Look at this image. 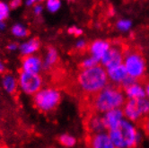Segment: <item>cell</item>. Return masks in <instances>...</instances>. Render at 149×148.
<instances>
[{
    "label": "cell",
    "instance_id": "cell-1",
    "mask_svg": "<svg viewBox=\"0 0 149 148\" xmlns=\"http://www.w3.org/2000/svg\"><path fill=\"white\" fill-rule=\"evenodd\" d=\"M108 83L107 72L100 65L88 69H82L77 76V84L80 90L92 96L109 85Z\"/></svg>",
    "mask_w": 149,
    "mask_h": 148
},
{
    "label": "cell",
    "instance_id": "cell-2",
    "mask_svg": "<svg viewBox=\"0 0 149 148\" xmlns=\"http://www.w3.org/2000/svg\"><path fill=\"white\" fill-rule=\"evenodd\" d=\"M126 102L124 92L115 85H107L93 96L92 107L99 113H105L114 109H121Z\"/></svg>",
    "mask_w": 149,
    "mask_h": 148
},
{
    "label": "cell",
    "instance_id": "cell-3",
    "mask_svg": "<svg viewBox=\"0 0 149 148\" xmlns=\"http://www.w3.org/2000/svg\"><path fill=\"white\" fill-rule=\"evenodd\" d=\"M61 101V94L58 89L49 87L40 89L33 95V104L41 112L54 110Z\"/></svg>",
    "mask_w": 149,
    "mask_h": 148
},
{
    "label": "cell",
    "instance_id": "cell-4",
    "mask_svg": "<svg viewBox=\"0 0 149 148\" xmlns=\"http://www.w3.org/2000/svg\"><path fill=\"white\" fill-rule=\"evenodd\" d=\"M123 65L127 70V75L136 80L141 79L146 73V61L141 54L136 51H129L125 54Z\"/></svg>",
    "mask_w": 149,
    "mask_h": 148
},
{
    "label": "cell",
    "instance_id": "cell-5",
    "mask_svg": "<svg viewBox=\"0 0 149 148\" xmlns=\"http://www.w3.org/2000/svg\"><path fill=\"white\" fill-rule=\"evenodd\" d=\"M43 80L40 74H30L21 71L18 77V85L24 93L34 95L42 87Z\"/></svg>",
    "mask_w": 149,
    "mask_h": 148
},
{
    "label": "cell",
    "instance_id": "cell-6",
    "mask_svg": "<svg viewBox=\"0 0 149 148\" xmlns=\"http://www.w3.org/2000/svg\"><path fill=\"white\" fill-rule=\"evenodd\" d=\"M125 148H135L141 140L140 134L138 133L134 123L127 120H123L119 126Z\"/></svg>",
    "mask_w": 149,
    "mask_h": 148
},
{
    "label": "cell",
    "instance_id": "cell-7",
    "mask_svg": "<svg viewBox=\"0 0 149 148\" xmlns=\"http://www.w3.org/2000/svg\"><path fill=\"white\" fill-rule=\"evenodd\" d=\"M123 59H124V55L122 53V51L119 48L113 47L111 48L107 51V53L102 57L100 63L101 66H102L105 69H108L123 64Z\"/></svg>",
    "mask_w": 149,
    "mask_h": 148
},
{
    "label": "cell",
    "instance_id": "cell-8",
    "mask_svg": "<svg viewBox=\"0 0 149 148\" xmlns=\"http://www.w3.org/2000/svg\"><path fill=\"white\" fill-rule=\"evenodd\" d=\"M103 122L105 124L106 129L111 130L120 125L122 120L125 119L122 109H114L102 114Z\"/></svg>",
    "mask_w": 149,
    "mask_h": 148
},
{
    "label": "cell",
    "instance_id": "cell-9",
    "mask_svg": "<svg viewBox=\"0 0 149 148\" xmlns=\"http://www.w3.org/2000/svg\"><path fill=\"white\" fill-rule=\"evenodd\" d=\"M43 68V62L39 56L31 55L24 57L22 60V71L30 74H40Z\"/></svg>",
    "mask_w": 149,
    "mask_h": 148
},
{
    "label": "cell",
    "instance_id": "cell-10",
    "mask_svg": "<svg viewBox=\"0 0 149 148\" xmlns=\"http://www.w3.org/2000/svg\"><path fill=\"white\" fill-rule=\"evenodd\" d=\"M88 144L89 148H115L109 134L106 132L92 135Z\"/></svg>",
    "mask_w": 149,
    "mask_h": 148
},
{
    "label": "cell",
    "instance_id": "cell-11",
    "mask_svg": "<svg viewBox=\"0 0 149 148\" xmlns=\"http://www.w3.org/2000/svg\"><path fill=\"white\" fill-rule=\"evenodd\" d=\"M124 117L126 120L131 121L132 123L139 121L143 117L138 110L136 100H127L126 101L125 104L123 105L122 108Z\"/></svg>",
    "mask_w": 149,
    "mask_h": 148
},
{
    "label": "cell",
    "instance_id": "cell-12",
    "mask_svg": "<svg viewBox=\"0 0 149 148\" xmlns=\"http://www.w3.org/2000/svg\"><path fill=\"white\" fill-rule=\"evenodd\" d=\"M106 72H107L109 82L113 83L114 85H120L122 82L129 76L123 64L106 69Z\"/></svg>",
    "mask_w": 149,
    "mask_h": 148
},
{
    "label": "cell",
    "instance_id": "cell-13",
    "mask_svg": "<svg viewBox=\"0 0 149 148\" xmlns=\"http://www.w3.org/2000/svg\"><path fill=\"white\" fill-rule=\"evenodd\" d=\"M111 49L110 42L103 40H94L90 45L89 51L92 57L96 58L99 62L102 58V57L107 53V51Z\"/></svg>",
    "mask_w": 149,
    "mask_h": 148
},
{
    "label": "cell",
    "instance_id": "cell-14",
    "mask_svg": "<svg viewBox=\"0 0 149 148\" xmlns=\"http://www.w3.org/2000/svg\"><path fill=\"white\" fill-rule=\"evenodd\" d=\"M86 129L88 132L91 133L92 135L105 132L106 126L103 122L102 115H98V114L91 115L86 120Z\"/></svg>",
    "mask_w": 149,
    "mask_h": 148
},
{
    "label": "cell",
    "instance_id": "cell-15",
    "mask_svg": "<svg viewBox=\"0 0 149 148\" xmlns=\"http://www.w3.org/2000/svg\"><path fill=\"white\" fill-rule=\"evenodd\" d=\"M40 42L37 38H31L19 45V50L24 57L33 55L40 49Z\"/></svg>",
    "mask_w": 149,
    "mask_h": 148
},
{
    "label": "cell",
    "instance_id": "cell-16",
    "mask_svg": "<svg viewBox=\"0 0 149 148\" xmlns=\"http://www.w3.org/2000/svg\"><path fill=\"white\" fill-rule=\"evenodd\" d=\"M124 94L125 97L127 98V100H138L144 98L146 97L145 86L136 82L132 85L124 89Z\"/></svg>",
    "mask_w": 149,
    "mask_h": 148
},
{
    "label": "cell",
    "instance_id": "cell-17",
    "mask_svg": "<svg viewBox=\"0 0 149 148\" xmlns=\"http://www.w3.org/2000/svg\"><path fill=\"white\" fill-rule=\"evenodd\" d=\"M58 53L55 48L49 47L46 52V55L44 58L43 62V68L46 70H49L53 66L58 62Z\"/></svg>",
    "mask_w": 149,
    "mask_h": 148
},
{
    "label": "cell",
    "instance_id": "cell-18",
    "mask_svg": "<svg viewBox=\"0 0 149 148\" xmlns=\"http://www.w3.org/2000/svg\"><path fill=\"white\" fill-rule=\"evenodd\" d=\"M3 87L10 94H14L16 92L18 88V80L10 74H6L3 77Z\"/></svg>",
    "mask_w": 149,
    "mask_h": 148
},
{
    "label": "cell",
    "instance_id": "cell-19",
    "mask_svg": "<svg viewBox=\"0 0 149 148\" xmlns=\"http://www.w3.org/2000/svg\"><path fill=\"white\" fill-rule=\"evenodd\" d=\"M11 33L12 34L19 39H22V38H25L26 36H28L29 34V31L26 28L25 25H24L23 24H20V23H16L15 24L12 28H11Z\"/></svg>",
    "mask_w": 149,
    "mask_h": 148
},
{
    "label": "cell",
    "instance_id": "cell-20",
    "mask_svg": "<svg viewBox=\"0 0 149 148\" xmlns=\"http://www.w3.org/2000/svg\"><path fill=\"white\" fill-rule=\"evenodd\" d=\"M136 104L138 110H139L142 117L143 118H146L149 116V99H147L146 97L141 98L136 100Z\"/></svg>",
    "mask_w": 149,
    "mask_h": 148
},
{
    "label": "cell",
    "instance_id": "cell-21",
    "mask_svg": "<svg viewBox=\"0 0 149 148\" xmlns=\"http://www.w3.org/2000/svg\"><path fill=\"white\" fill-rule=\"evenodd\" d=\"M62 6L61 0H46L45 8L50 14H55L58 12Z\"/></svg>",
    "mask_w": 149,
    "mask_h": 148
},
{
    "label": "cell",
    "instance_id": "cell-22",
    "mask_svg": "<svg viewBox=\"0 0 149 148\" xmlns=\"http://www.w3.org/2000/svg\"><path fill=\"white\" fill-rule=\"evenodd\" d=\"M11 7L10 5L5 1H0V22H5L9 17Z\"/></svg>",
    "mask_w": 149,
    "mask_h": 148
},
{
    "label": "cell",
    "instance_id": "cell-23",
    "mask_svg": "<svg viewBox=\"0 0 149 148\" xmlns=\"http://www.w3.org/2000/svg\"><path fill=\"white\" fill-rule=\"evenodd\" d=\"M58 141L63 146H66V147H72L77 143L76 138H74L73 135H70L68 134L61 135L58 138Z\"/></svg>",
    "mask_w": 149,
    "mask_h": 148
},
{
    "label": "cell",
    "instance_id": "cell-24",
    "mask_svg": "<svg viewBox=\"0 0 149 148\" xmlns=\"http://www.w3.org/2000/svg\"><path fill=\"white\" fill-rule=\"evenodd\" d=\"M99 61L94 58L93 57L90 56L86 58H84L82 63H81V67H82V69H88V68H92V67H94L99 65Z\"/></svg>",
    "mask_w": 149,
    "mask_h": 148
},
{
    "label": "cell",
    "instance_id": "cell-25",
    "mask_svg": "<svg viewBox=\"0 0 149 148\" xmlns=\"http://www.w3.org/2000/svg\"><path fill=\"white\" fill-rule=\"evenodd\" d=\"M117 29L120 31H123V33H126V31H130L132 27V22L129 19H121L119 20L117 22Z\"/></svg>",
    "mask_w": 149,
    "mask_h": 148
},
{
    "label": "cell",
    "instance_id": "cell-26",
    "mask_svg": "<svg viewBox=\"0 0 149 148\" xmlns=\"http://www.w3.org/2000/svg\"><path fill=\"white\" fill-rule=\"evenodd\" d=\"M137 82V80H136L135 78H133V77H131V76H127L123 82H122V83L120 84V86L123 88V89H126L127 87H129V86H130V85H132V84H134L135 83H136Z\"/></svg>",
    "mask_w": 149,
    "mask_h": 148
},
{
    "label": "cell",
    "instance_id": "cell-27",
    "mask_svg": "<svg viewBox=\"0 0 149 148\" xmlns=\"http://www.w3.org/2000/svg\"><path fill=\"white\" fill-rule=\"evenodd\" d=\"M43 10H44V6H42L41 4H36L33 6V12L35 16H40L41 15V14L43 13Z\"/></svg>",
    "mask_w": 149,
    "mask_h": 148
},
{
    "label": "cell",
    "instance_id": "cell-28",
    "mask_svg": "<svg viewBox=\"0 0 149 148\" xmlns=\"http://www.w3.org/2000/svg\"><path fill=\"white\" fill-rule=\"evenodd\" d=\"M68 33L70 34H74L76 36H80L83 34V30L80 29V28H77L76 26H72L68 29Z\"/></svg>",
    "mask_w": 149,
    "mask_h": 148
},
{
    "label": "cell",
    "instance_id": "cell-29",
    "mask_svg": "<svg viewBox=\"0 0 149 148\" xmlns=\"http://www.w3.org/2000/svg\"><path fill=\"white\" fill-rule=\"evenodd\" d=\"M86 42L84 40H79L77 41V43H76V48L77 49H79V50H82L84 49H86Z\"/></svg>",
    "mask_w": 149,
    "mask_h": 148
},
{
    "label": "cell",
    "instance_id": "cell-30",
    "mask_svg": "<svg viewBox=\"0 0 149 148\" xmlns=\"http://www.w3.org/2000/svg\"><path fill=\"white\" fill-rule=\"evenodd\" d=\"M6 49L9 51H15V50L19 49V45L16 43V42H10V43L6 46Z\"/></svg>",
    "mask_w": 149,
    "mask_h": 148
},
{
    "label": "cell",
    "instance_id": "cell-31",
    "mask_svg": "<svg viewBox=\"0 0 149 148\" xmlns=\"http://www.w3.org/2000/svg\"><path fill=\"white\" fill-rule=\"evenodd\" d=\"M9 5L11 8H14V9L18 8L22 5V0H11V2H10Z\"/></svg>",
    "mask_w": 149,
    "mask_h": 148
},
{
    "label": "cell",
    "instance_id": "cell-32",
    "mask_svg": "<svg viewBox=\"0 0 149 148\" xmlns=\"http://www.w3.org/2000/svg\"><path fill=\"white\" fill-rule=\"evenodd\" d=\"M40 1H42V0H25V6L28 7H31V6H33L36 4H39Z\"/></svg>",
    "mask_w": 149,
    "mask_h": 148
},
{
    "label": "cell",
    "instance_id": "cell-33",
    "mask_svg": "<svg viewBox=\"0 0 149 148\" xmlns=\"http://www.w3.org/2000/svg\"><path fill=\"white\" fill-rule=\"evenodd\" d=\"M144 128H145V130L147 134H149V116L146 117V121H145V124H144Z\"/></svg>",
    "mask_w": 149,
    "mask_h": 148
},
{
    "label": "cell",
    "instance_id": "cell-34",
    "mask_svg": "<svg viewBox=\"0 0 149 148\" xmlns=\"http://www.w3.org/2000/svg\"><path fill=\"white\" fill-rule=\"evenodd\" d=\"M145 92H146V97L149 99V82H147L145 85Z\"/></svg>",
    "mask_w": 149,
    "mask_h": 148
},
{
    "label": "cell",
    "instance_id": "cell-35",
    "mask_svg": "<svg viewBox=\"0 0 149 148\" xmlns=\"http://www.w3.org/2000/svg\"><path fill=\"white\" fill-rule=\"evenodd\" d=\"M5 71H6V67L4 65L3 61L1 60V58H0V74H3Z\"/></svg>",
    "mask_w": 149,
    "mask_h": 148
},
{
    "label": "cell",
    "instance_id": "cell-36",
    "mask_svg": "<svg viewBox=\"0 0 149 148\" xmlns=\"http://www.w3.org/2000/svg\"><path fill=\"white\" fill-rule=\"evenodd\" d=\"M6 22H0V31H5L6 29Z\"/></svg>",
    "mask_w": 149,
    "mask_h": 148
},
{
    "label": "cell",
    "instance_id": "cell-37",
    "mask_svg": "<svg viewBox=\"0 0 149 148\" xmlns=\"http://www.w3.org/2000/svg\"><path fill=\"white\" fill-rule=\"evenodd\" d=\"M0 148H7V147H6V146H2V145H0Z\"/></svg>",
    "mask_w": 149,
    "mask_h": 148
}]
</instances>
